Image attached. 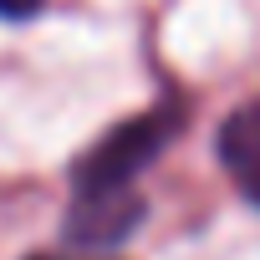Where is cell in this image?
<instances>
[{
  "instance_id": "cell-1",
  "label": "cell",
  "mask_w": 260,
  "mask_h": 260,
  "mask_svg": "<svg viewBox=\"0 0 260 260\" xmlns=\"http://www.w3.org/2000/svg\"><path fill=\"white\" fill-rule=\"evenodd\" d=\"M174 138V112H138L102 133L82 164H77V194H107V189H133V179L164 153Z\"/></svg>"
},
{
  "instance_id": "cell-2",
  "label": "cell",
  "mask_w": 260,
  "mask_h": 260,
  "mask_svg": "<svg viewBox=\"0 0 260 260\" xmlns=\"http://www.w3.org/2000/svg\"><path fill=\"white\" fill-rule=\"evenodd\" d=\"M138 219H143V199H133V189L77 194L67 235H72V245H117Z\"/></svg>"
},
{
  "instance_id": "cell-3",
  "label": "cell",
  "mask_w": 260,
  "mask_h": 260,
  "mask_svg": "<svg viewBox=\"0 0 260 260\" xmlns=\"http://www.w3.org/2000/svg\"><path fill=\"white\" fill-rule=\"evenodd\" d=\"M214 148H219V164L235 179V189L250 204H260V102H240L224 117Z\"/></svg>"
},
{
  "instance_id": "cell-4",
  "label": "cell",
  "mask_w": 260,
  "mask_h": 260,
  "mask_svg": "<svg viewBox=\"0 0 260 260\" xmlns=\"http://www.w3.org/2000/svg\"><path fill=\"white\" fill-rule=\"evenodd\" d=\"M41 11V0H0V16L6 21H21V16H36Z\"/></svg>"
},
{
  "instance_id": "cell-5",
  "label": "cell",
  "mask_w": 260,
  "mask_h": 260,
  "mask_svg": "<svg viewBox=\"0 0 260 260\" xmlns=\"http://www.w3.org/2000/svg\"><path fill=\"white\" fill-rule=\"evenodd\" d=\"M31 260H97V255H31Z\"/></svg>"
}]
</instances>
